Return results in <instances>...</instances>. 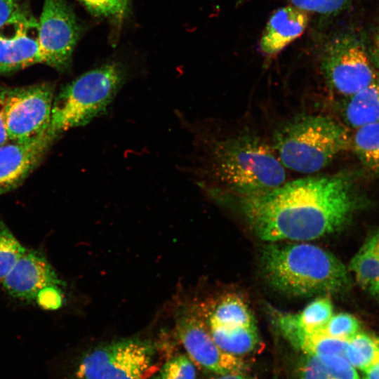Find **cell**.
I'll return each mask as SVG.
<instances>
[{"instance_id":"6da1fadb","label":"cell","mask_w":379,"mask_h":379,"mask_svg":"<svg viewBox=\"0 0 379 379\" xmlns=\"http://www.w3.org/2000/svg\"><path fill=\"white\" fill-rule=\"evenodd\" d=\"M239 204L255 234L270 242L310 241L333 233L347 224L356 206L350 179L343 175L284 182L241 195Z\"/></svg>"},{"instance_id":"7a4b0ae2","label":"cell","mask_w":379,"mask_h":379,"mask_svg":"<svg viewBox=\"0 0 379 379\" xmlns=\"http://www.w3.org/2000/svg\"><path fill=\"white\" fill-rule=\"evenodd\" d=\"M260 268L270 286L293 296L338 293L350 284L338 258L307 243L271 242L261 252Z\"/></svg>"},{"instance_id":"3957f363","label":"cell","mask_w":379,"mask_h":379,"mask_svg":"<svg viewBox=\"0 0 379 379\" xmlns=\"http://www.w3.org/2000/svg\"><path fill=\"white\" fill-rule=\"evenodd\" d=\"M209 175L241 195L264 192L285 182L284 166L274 149L253 135H239L211 145Z\"/></svg>"},{"instance_id":"277c9868","label":"cell","mask_w":379,"mask_h":379,"mask_svg":"<svg viewBox=\"0 0 379 379\" xmlns=\"http://www.w3.org/2000/svg\"><path fill=\"white\" fill-rule=\"evenodd\" d=\"M273 149L284 167L302 173L318 172L351 145L347 129L326 116L302 114L278 128Z\"/></svg>"},{"instance_id":"5b68a950","label":"cell","mask_w":379,"mask_h":379,"mask_svg":"<svg viewBox=\"0 0 379 379\" xmlns=\"http://www.w3.org/2000/svg\"><path fill=\"white\" fill-rule=\"evenodd\" d=\"M127 79L124 66L109 62L69 83L54 98L48 132L62 133L87 124L105 112Z\"/></svg>"},{"instance_id":"8992f818","label":"cell","mask_w":379,"mask_h":379,"mask_svg":"<svg viewBox=\"0 0 379 379\" xmlns=\"http://www.w3.org/2000/svg\"><path fill=\"white\" fill-rule=\"evenodd\" d=\"M158 370L154 345L127 338L89 350L76 370L78 379H149Z\"/></svg>"},{"instance_id":"52a82bcc","label":"cell","mask_w":379,"mask_h":379,"mask_svg":"<svg viewBox=\"0 0 379 379\" xmlns=\"http://www.w3.org/2000/svg\"><path fill=\"white\" fill-rule=\"evenodd\" d=\"M321 67L330 88L350 97L378 76L363 43L352 35L332 40L322 54Z\"/></svg>"},{"instance_id":"ba28073f","label":"cell","mask_w":379,"mask_h":379,"mask_svg":"<svg viewBox=\"0 0 379 379\" xmlns=\"http://www.w3.org/2000/svg\"><path fill=\"white\" fill-rule=\"evenodd\" d=\"M54 98L50 83L6 89L4 119L10 141L22 142L46 133Z\"/></svg>"},{"instance_id":"9c48e42d","label":"cell","mask_w":379,"mask_h":379,"mask_svg":"<svg viewBox=\"0 0 379 379\" xmlns=\"http://www.w3.org/2000/svg\"><path fill=\"white\" fill-rule=\"evenodd\" d=\"M80 34V25L65 0L44 1L37 36L41 63L62 72L69 69Z\"/></svg>"},{"instance_id":"30bf717a","label":"cell","mask_w":379,"mask_h":379,"mask_svg":"<svg viewBox=\"0 0 379 379\" xmlns=\"http://www.w3.org/2000/svg\"><path fill=\"white\" fill-rule=\"evenodd\" d=\"M175 319L178 335L194 361L222 375L240 373L244 369L245 364L239 357L216 345L209 329L195 313L182 307L176 313Z\"/></svg>"},{"instance_id":"8fae6325","label":"cell","mask_w":379,"mask_h":379,"mask_svg":"<svg viewBox=\"0 0 379 379\" xmlns=\"http://www.w3.org/2000/svg\"><path fill=\"white\" fill-rule=\"evenodd\" d=\"M55 139L48 131L30 140L0 146V196L19 186Z\"/></svg>"},{"instance_id":"7c38bea8","label":"cell","mask_w":379,"mask_h":379,"mask_svg":"<svg viewBox=\"0 0 379 379\" xmlns=\"http://www.w3.org/2000/svg\"><path fill=\"white\" fill-rule=\"evenodd\" d=\"M37 36L38 22L30 14L0 30V74L41 63Z\"/></svg>"},{"instance_id":"4fadbf2b","label":"cell","mask_w":379,"mask_h":379,"mask_svg":"<svg viewBox=\"0 0 379 379\" xmlns=\"http://www.w3.org/2000/svg\"><path fill=\"white\" fill-rule=\"evenodd\" d=\"M2 284L11 295L26 301L36 300L38 293L46 287L62 286L47 259L38 251L27 249Z\"/></svg>"},{"instance_id":"5bb4252c","label":"cell","mask_w":379,"mask_h":379,"mask_svg":"<svg viewBox=\"0 0 379 379\" xmlns=\"http://www.w3.org/2000/svg\"><path fill=\"white\" fill-rule=\"evenodd\" d=\"M308 20L307 13L295 6L277 9L270 16L261 36V51L270 55L277 54L302 34Z\"/></svg>"},{"instance_id":"9a60e30c","label":"cell","mask_w":379,"mask_h":379,"mask_svg":"<svg viewBox=\"0 0 379 379\" xmlns=\"http://www.w3.org/2000/svg\"><path fill=\"white\" fill-rule=\"evenodd\" d=\"M347 124L357 128L379 121V76L350 97L344 110Z\"/></svg>"},{"instance_id":"2e32d148","label":"cell","mask_w":379,"mask_h":379,"mask_svg":"<svg viewBox=\"0 0 379 379\" xmlns=\"http://www.w3.org/2000/svg\"><path fill=\"white\" fill-rule=\"evenodd\" d=\"M209 332L216 345L223 351L234 355L253 351L258 344L255 325L225 326L208 322Z\"/></svg>"},{"instance_id":"e0dca14e","label":"cell","mask_w":379,"mask_h":379,"mask_svg":"<svg viewBox=\"0 0 379 379\" xmlns=\"http://www.w3.org/2000/svg\"><path fill=\"white\" fill-rule=\"evenodd\" d=\"M350 269L359 286L374 295L379 286V251L376 234L370 237L354 255Z\"/></svg>"},{"instance_id":"ac0fdd59","label":"cell","mask_w":379,"mask_h":379,"mask_svg":"<svg viewBox=\"0 0 379 379\" xmlns=\"http://www.w3.org/2000/svg\"><path fill=\"white\" fill-rule=\"evenodd\" d=\"M208 322L225 326H253V316L246 303L235 294H228L213 307Z\"/></svg>"},{"instance_id":"d6986e66","label":"cell","mask_w":379,"mask_h":379,"mask_svg":"<svg viewBox=\"0 0 379 379\" xmlns=\"http://www.w3.org/2000/svg\"><path fill=\"white\" fill-rule=\"evenodd\" d=\"M355 129L351 142L355 154L365 166L379 172V121Z\"/></svg>"},{"instance_id":"ffe728a7","label":"cell","mask_w":379,"mask_h":379,"mask_svg":"<svg viewBox=\"0 0 379 379\" xmlns=\"http://www.w3.org/2000/svg\"><path fill=\"white\" fill-rule=\"evenodd\" d=\"M345 359L364 372L379 364V342L359 332L348 341Z\"/></svg>"},{"instance_id":"44dd1931","label":"cell","mask_w":379,"mask_h":379,"mask_svg":"<svg viewBox=\"0 0 379 379\" xmlns=\"http://www.w3.org/2000/svg\"><path fill=\"white\" fill-rule=\"evenodd\" d=\"M333 315V307L328 298H320L311 302L301 313L298 314V320L310 333H320Z\"/></svg>"},{"instance_id":"7402d4cb","label":"cell","mask_w":379,"mask_h":379,"mask_svg":"<svg viewBox=\"0 0 379 379\" xmlns=\"http://www.w3.org/2000/svg\"><path fill=\"white\" fill-rule=\"evenodd\" d=\"M10 230L0 221V281H2L25 252Z\"/></svg>"},{"instance_id":"603a6c76","label":"cell","mask_w":379,"mask_h":379,"mask_svg":"<svg viewBox=\"0 0 379 379\" xmlns=\"http://www.w3.org/2000/svg\"><path fill=\"white\" fill-rule=\"evenodd\" d=\"M360 325L357 318L347 313L333 315L320 333L349 341L359 331Z\"/></svg>"},{"instance_id":"cb8c5ba5","label":"cell","mask_w":379,"mask_h":379,"mask_svg":"<svg viewBox=\"0 0 379 379\" xmlns=\"http://www.w3.org/2000/svg\"><path fill=\"white\" fill-rule=\"evenodd\" d=\"M93 15L111 20H121L129 0H78Z\"/></svg>"},{"instance_id":"d4e9b609","label":"cell","mask_w":379,"mask_h":379,"mask_svg":"<svg viewBox=\"0 0 379 379\" xmlns=\"http://www.w3.org/2000/svg\"><path fill=\"white\" fill-rule=\"evenodd\" d=\"M196 370L193 363L185 355H178L162 366L157 379H195Z\"/></svg>"},{"instance_id":"484cf974","label":"cell","mask_w":379,"mask_h":379,"mask_svg":"<svg viewBox=\"0 0 379 379\" xmlns=\"http://www.w3.org/2000/svg\"><path fill=\"white\" fill-rule=\"evenodd\" d=\"M317 357L334 379H360L356 368L345 357L339 355Z\"/></svg>"},{"instance_id":"4316f807","label":"cell","mask_w":379,"mask_h":379,"mask_svg":"<svg viewBox=\"0 0 379 379\" xmlns=\"http://www.w3.org/2000/svg\"><path fill=\"white\" fill-rule=\"evenodd\" d=\"M293 6L306 12L331 15L343 10L350 0H289Z\"/></svg>"},{"instance_id":"83f0119b","label":"cell","mask_w":379,"mask_h":379,"mask_svg":"<svg viewBox=\"0 0 379 379\" xmlns=\"http://www.w3.org/2000/svg\"><path fill=\"white\" fill-rule=\"evenodd\" d=\"M298 379H334L326 370L319 358L307 354L298 368Z\"/></svg>"},{"instance_id":"f1b7e54d","label":"cell","mask_w":379,"mask_h":379,"mask_svg":"<svg viewBox=\"0 0 379 379\" xmlns=\"http://www.w3.org/2000/svg\"><path fill=\"white\" fill-rule=\"evenodd\" d=\"M29 14L20 0H0V30Z\"/></svg>"},{"instance_id":"f546056e","label":"cell","mask_w":379,"mask_h":379,"mask_svg":"<svg viewBox=\"0 0 379 379\" xmlns=\"http://www.w3.org/2000/svg\"><path fill=\"white\" fill-rule=\"evenodd\" d=\"M36 300L44 309L57 310L62 303L61 291L59 286L46 287L38 293Z\"/></svg>"},{"instance_id":"4dcf8cb0","label":"cell","mask_w":379,"mask_h":379,"mask_svg":"<svg viewBox=\"0 0 379 379\" xmlns=\"http://www.w3.org/2000/svg\"><path fill=\"white\" fill-rule=\"evenodd\" d=\"M6 89L0 88V146L10 141L4 119Z\"/></svg>"},{"instance_id":"1f68e13d","label":"cell","mask_w":379,"mask_h":379,"mask_svg":"<svg viewBox=\"0 0 379 379\" xmlns=\"http://www.w3.org/2000/svg\"><path fill=\"white\" fill-rule=\"evenodd\" d=\"M372 58L379 67V29L374 36L372 46Z\"/></svg>"},{"instance_id":"d6a6232c","label":"cell","mask_w":379,"mask_h":379,"mask_svg":"<svg viewBox=\"0 0 379 379\" xmlns=\"http://www.w3.org/2000/svg\"><path fill=\"white\" fill-rule=\"evenodd\" d=\"M216 379H248V378L239 375V373H231V374L222 375V376Z\"/></svg>"},{"instance_id":"836d02e7","label":"cell","mask_w":379,"mask_h":379,"mask_svg":"<svg viewBox=\"0 0 379 379\" xmlns=\"http://www.w3.org/2000/svg\"><path fill=\"white\" fill-rule=\"evenodd\" d=\"M376 241H377V248H378V251H379V232L376 234ZM374 295H375L379 300V286H378L375 293H374Z\"/></svg>"},{"instance_id":"e575fe53","label":"cell","mask_w":379,"mask_h":379,"mask_svg":"<svg viewBox=\"0 0 379 379\" xmlns=\"http://www.w3.org/2000/svg\"><path fill=\"white\" fill-rule=\"evenodd\" d=\"M379 342V341H378Z\"/></svg>"}]
</instances>
